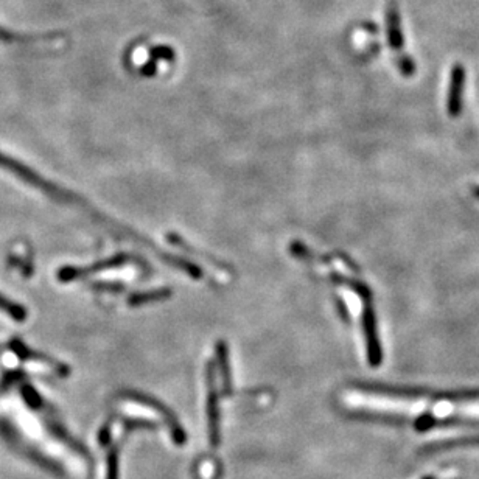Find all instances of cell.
Instances as JSON below:
<instances>
[{
    "mask_svg": "<svg viewBox=\"0 0 479 479\" xmlns=\"http://www.w3.org/2000/svg\"><path fill=\"white\" fill-rule=\"evenodd\" d=\"M151 57L153 58H162V59H173V50L168 49V47H156V49L151 50Z\"/></svg>",
    "mask_w": 479,
    "mask_h": 479,
    "instance_id": "277c9868",
    "label": "cell"
},
{
    "mask_svg": "<svg viewBox=\"0 0 479 479\" xmlns=\"http://www.w3.org/2000/svg\"><path fill=\"white\" fill-rule=\"evenodd\" d=\"M386 23H388L389 45L394 50H400L403 47V33H402V28H400V16H398L397 6L394 2L388 5Z\"/></svg>",
    "mask_w": 479,
    "mask_h": 479,
    "instance_id": "3957f363",
    "label": "cell"
},
{
    "mask_svg": "<svg viewBox=\"0 0 479 479\" xmlns=\"http://www.w3.org/2000/svg\"><path fill=\"white\" fill-rule=\"evenodd\" d=\"M398 67H400V70H402V72L405 75H411L414 72V70H415L414 62L410 58H406V57H402V59L398 61Z\"/></svg>",
    "mask_w": 479,
    "mask_h": 479,
    "instance_id": "5b68a950",
    "label": "cell"
},
{
    "mask_svg": "<svg viewBox=\"0 0 479 479\" xmlns=\"http://www.w3.org/2000/svg\"><path fill=\"white\" fill-rule=\"evenodd\" d=\"M357 405L367 410L406 415H428L434 420L446 419H479V398H429L419 396L381 394V392H366L357 396Z\"/></svg>",
    "mask_w": 479,
    "mask_h": 479,
    "instance_id": "6da1fadb",
    "label": "cell"
},
{
    "mask_svg": "<svg viewBox=\"0 0 479 479\" xmlns=\"http://www.w3.org/2000/svg\"><path fill=\"white\" fill-rule=\"evenodd\" d=\"M466 83V70L461 64H456L451 70V81H450V92H449V114L450 117H458L462 109V89H464Z\"/></svg>",
    "mask_w": 479,
    "mask_h": 479,
    "instance_id": "7a4b0ae2",
    "label": "cell"
},
{
    "mask_svg": "<svg viewBox=\"0 0 479 479\" xmlns=\"http://www.w3.org/2000/svg\"><path fill=\"white\" fill-rule=\"evenodd\" d=\"M473 195L476 196V198H479V187H475V188H473Z\"/></svg>",
    "mask_w": 479,
    "mask_h": 479,
    "instance_id": "8992f818",
    "label": "cell"
}]
</instances>
